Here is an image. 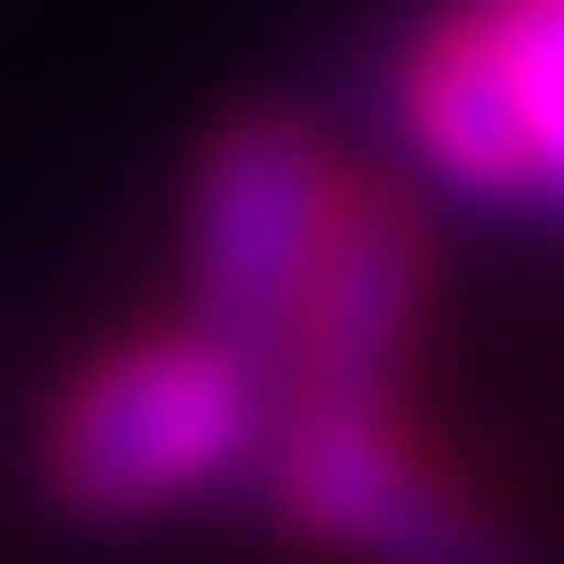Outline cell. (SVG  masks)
<instances>
[{
  "instance_id": "obj_1",
  "label": "cell",
  "mask_w": 564,
  "mask_h": 564,
  "mask_svg": "<svg viewBox=\"0 0 564 564\" xmlns=\"http://www.w3.org/2000/svg\"><path fill=\"white\" fill-rule=\"evenodd\" d=\"M282 447V365L236 352L200 317H153L95 365H70L35 423V482L83 529L188 518L212 494H259Z\"/></svg>"
},
{
  "instance_id": "obj_2",
  "label": "cell",
  "mask_w": 564,
  "mask_h": 564,
  "mask_svg": "<svg viewBox=\"0 0 564 564\" xmlns=\"http://www.w3.org/2000/svg\"><path fill=\"white\" fill-rule=\"evenodd\" d=\"M388 141L458 212L564 224V0H435L388 59Z\"/></svg>"
},
{
  "instance_id": "obj_3",
  "label": "cell",
  "mask_w": 564,
  "mask_h": 564,
  "mask_svg": "<svg viewBox=\"0 0 564 564\" xmlns=\"http://www.w3.org/2000/svg\"><path fill=\"white\" fill-rule=\"evenodd\" d=\"M341 200H352V165L306 118H282V106L212 118V141L188 153V212H176V271H188L176 317L282 365V341L317 294V259L341 236Z\"/></svg>"
},
{
  "instance_id": "obj_4",
  "label": "cell",
  "mask_w": 564,
  "mask_h": 564,
  "mask_svg": "<svg viewBox=\"0 0 564 564\" xmlns=\"http://www.w3.org/2000/svg\"><path fill=\"white\" fill-rule=\"evenodd\" d=\"M259 494L294 541L341 564H541L400 423V400H282V447L259 470Z\"/></svg>"
},
{
  "instance_id": "obj_5",
  "label": "cell",
  "mask_w": 564,
  "mask_h": 564,
  "mask_svg": "<svg viewBox=\"0 0 564 564\" xmlns=\"http://www.w3.org/2000/svg\"><path fill=\"white\" fill-rule=\"evenodd\" d=\"M412 329H423V224L352 176L341 236L317 259V294L282 341V400H400Z\"/></svg>"
}]
</instances>
